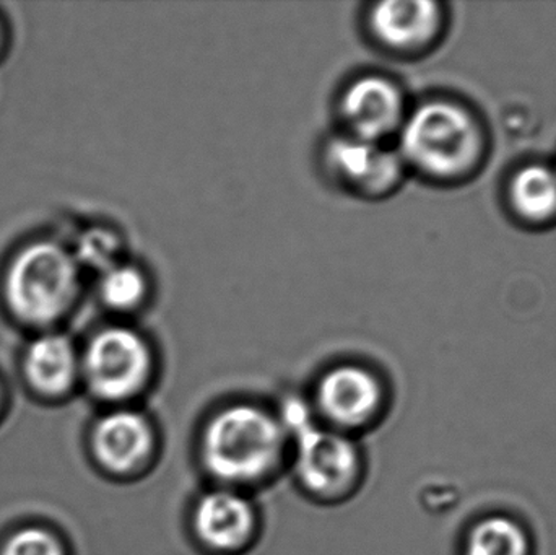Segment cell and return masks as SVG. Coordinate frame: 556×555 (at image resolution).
<instances>
[{
    "instance_id": "cell-17",
    "label": "cell",
    "mask_w": 556,
    "mask_h": 555,
    "mask_svg": "<svg viewBox=\"0 0 556 555\" xmlns=\"http://www.w3.org/2000/svg\"><path fill=\"white\" fill-rule=\"evenodd\" d=\"M2 555H64V550L48 531L26 528L9 538Z\"/></svg>"
},
{
    "instance_id": "cell-1",
    "label": "cell",
    "mask_w": 556,
    "mask_h": 555,
    "mask_svg": "<svg viewBox=\"0 0 556 555\" xmlns=\"http://www.w3.org/2000/svg\"><path fill=\"white\" fill-rule=\"evenodd\" d=\"M394 147L408 175L450 189L472 182L483 172L492 136L472 104L437 94L412 103Z\"/></svg>"
},
{
    "instance_id": "cell-15",
    "label": "cell",
    "mask_w": 556,
    "mask_h": 555,
    "mask_svg": "<svg viewBox=\"0 0 556 555\" xmlns=\"http://www.w3.org/2000/svg\"><path fill=\"white\" fill-rule=\"evenodd\" d=\"M525 530L506 517H490L477 524L467 538L466 555H528Z\"/></svg>"
},
{
    "instance_id": "cell-8",
    "label": "cell",
    "mask_w": 556,
    "mask_h": 555,
    "mask_svg": "<svg viewBox=\"0 0 556 555\" xmlns=\"http://www.w3.org/2000/svg\"><path fill=\"white\" fill-rule=\"evenodd\" d=\"M506 212L526 230L556 227V166L547 162H526L509 173L503 188Z\"/></svg>"
},
{
    "instance_id": "cell-4",
    "label": "cell",
    "mask_w": 556,
    "mask_h": 555,
    "mask_svg": "<svg viewBox=\"0 0 556 555\" xmlns=\"http://www.w3.org/2000/svg\"><path fill=\"white\" fill-rule=\"evenodd\" d=\"M317 166L332 188L365 202L394 198L410 178L394 143L369 142L336 129L320 142Z\"/></svg>"
},
{
    "instance_id": "cell-2",
    "label": "cell",
    "mask_w": 556,
    "mask_h": 555,
    "mask_svg": "<svg viewBox=\"0 0 556 555\" xmlns=\"http://www.w3.org/2000/svg\"><path fill=\"white\" fill-rule=\"evenodd\" d=\"M78 292L80 266L74 254L51 241L20 251L3 282L7 305L29 325H48L64 316Z\"/></svg>"
},
{
    "instance_id": "cell-18",
    "label": "cell",
    "mask_w": 556,
    "mask_h": 555,
    "mask_svg": "<svg viewBox=\"0 0 556 555\" xmlns=\"http://www.w3.org/2000/svg\"><path fill=\"white\" fill-rule=\"evenodd\" d=\"M555 166H556V162H555Z\"/></svg>"
},
{
    "instance_id": "cell-12",
    "label": "cell",
    "mask_w": 556,
    "mask_h": 555,
    "mask_svg": "<svg viewBox=\"0 0 556 555\" xmlns=\"http://www.w3.org/2000/svg\"><path fill=\"white\" fill-rule=\"evenodd\" d=\"M199 537L217 550L241 546L253 530V510L244 499L230 492L205 495L195 512Z\"/></svg>"
},
{
    "instance_id": "cell-10",
    "label": "cell",
    "mask_w": 556,
    "mask_h": 555,
    "mask_svg": "<svg viewBox=\"0 0 556 555\" xmlns=\"http://www.w3.org/2000/svg\"><path fill=\"white\" fill-rule=\"evenodd\" d=\"M356 455L349 440L336 433L306 432L300 442L298 472L317 494H333L352 481Z\"/></svg>"
},
{
    "instance_id": "cell-3",
    "label": "cell",
    "mask_w": 556,
    "mask_h": 555,
    "mask_svg": "<svg viewBox=\"0 0 556 555\" xmlns=\"http://www.w3.org/2000/svg\"><path fill=\"white\" fill-rule=\"evenodd\" d=\"M281 449V430L269 414L250 406L218 414L204 439L208 469L225 481H254L270 471Z\"/></svg>"
},
{
    "instance_id": "cell-11",
    "label": "cell",
    "mask_w": 556,
    "mask_h": 555,
    "mask_svg": "<svg viewBox=\"0 0 556 555\" xmlns=\"http://www.w3.org/2000/svg\"><path fill=\"white\" fill-rule=\"evenodd\" d=\"M93 449L101 465L111 471H130L152 450V432L139 414L114 413L94 429Z\"/></svg>"
},
{
    "instance_id": "cell-9",
    "label": "cell",
    "mask_w": 556,
    "mask_h": 555,
    "mask_svg": "<svg viewBox=\"0 0 556 555\" xmlns=\"http://www.w3.org/2000/svg\"><path fill=\"white\" fill-rule=\"evenodd\" d=\"M320 409L343 426H356L368 419L381 400L375 375L358 365L330 368L317 388Z\"/></svg>"
},
{
    "instance_id": "cell-6",
    "label": "cell",
    "mask_w": 556,
    "mask_h": 555,
    "mask_svg": "<svg viewBox=\"0 0 556 555\" xmlns=\"http://www.w3.org/2000/svg\"><path fill=\"white\" fill-rule=\"evenodd\" d=\"M410 106L401 81L365 72L346 80L337 93L336 130L369 142L394 143Z\"/></svg>"
},
{
    "instance_id": "cell-5",
    "label": "cell",
    "mask_w": 556,
    "mask_h": 555,
    "mask_svg": "<svg viewBox=\"0 0 556 555\" xmlns=\"http://www.w3.org/2000/svg\"><path fill=\"white\" fill-rule=\"evenodd\" d=\"M450 26V7L438 0H382L369 3L362 16L369 45L395 61H418L433 54Z\"/></svg>"
},
{
    "instance_id": "cell-7",
    "label": "cell",
    "mask_w": 556,
    "mask_h": 555,
    "mask_svg": "<svg viewBox=\"0 0 556 555\" xmlns=\"http://www.w3.org/2000/svg\"><path fill=\"white\" fill-rule=\"evenodd\" d=\"M80 367L94 394L124 400L139 393L149 381L152 348L146 336L130 326H108L88 342Z\"/></svg>"
},
{
    "instance_id": "cell-16",
    "label": "cell",
    "mask_w": 556,
    "mask_h": 555,
    "mask_svg": "<svg viewBox=\"0 0 556 555\" xmlns=\"http://www.w3.org/2000/svg\"><path fill=\"white\" fill-rule=\"evenodd\" d=\"M78 266L97 270L98 274L126 260L124 243L116 230L106 227H93L80 235L77 251L74 254Z\"/></svg>"
},
{
    "instance_id": "cell-14",
    "label": "cell",
    "mask_w": 556,
    "mask_h": 555,
    "mask_svg": "<svg viewBox=\"0 0 556 555\" xmlns=\"http://www.w3.org/2000/svg\"><path fill=\"white\" fill-rule=\"evenodd\" d=\"M98 297L110 312L137 315L146 312L153 297V280L146 267L124 260L98 274Z\"/></svg>"
},
{
    "instance_id": "cell-13",
    "label": "cell",
    "mask_w": 556,
    "mask_h": 555,
    "mask_svg": "<svg viewBox=\"0 0 556 555\" xmlns=\"http://www.w3.org/2000/svg\"><path fill=\"white\" fill-rule=\"evenodd\" d=\"M78 368L74 344L62 335L41 336L26 352V377L41 393H65L74 384Z\"/></svg>"
}]
</instances>
